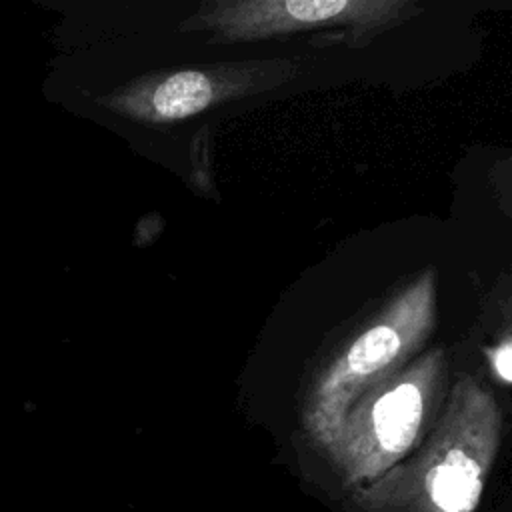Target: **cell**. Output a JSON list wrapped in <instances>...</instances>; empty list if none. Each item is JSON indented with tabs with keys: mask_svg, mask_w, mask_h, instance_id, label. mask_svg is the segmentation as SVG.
Instances as JSON below:
<instances>
[{
	"mask_svg": "<svg viewBox=\"0 0 512 512\" xmlns=\"http://www.w3.org/2000/svg\"><path fill=\"white\" fill-rule=\"evenodd\" d=\"M480 348L490 374L512 386V276L490 292L480 316Z\"/></svg>",
	"mask_w": 512,
	"mask_h": 512,
	"instance_id": "6",
	"label": "cell"
},
{
	"mask_svg": "<svg viewBox=\"0 0 512 512\" xmlns=\"http://www.w3.org/2000/svg\"><path fill=\"white\" fill-rule=\"evenodd\" d=\"M502 442V410L480 380L460 374L416 452L352 490L360 512H476Z\"/></svg>",
	"mask_w": 512,
	"mask_h": 512,
	"instance_id": "1",
	"label": "cell"
},
{
	"mask_svg": "<svg viewBox=\"0 0 512 512\" xmlns=\"http://www.w3.org/2000/svg\"><path fill=\"white\" fill-rule=\"evenodd\" d=\"M448 378L444 348L422 350L396 374L360 394L324 450L342 484L356 490L410 456L442 404Z\"/></svg>",
	"mask_w": 512,
	"mask_h": 512,
	"instance_id": "3",
	"label": "cell"
},
{
	"mask_svg": "<svg viewBox=\"0 0 512 512\" xmlns=\"http://www.w3.org/2000/svg\"><path fill=\"white\" fill-rule=\"evenodd\" d=\"M302 70L300 58H252L140 76L98 102L132 120L168 124L214 106L272 92Z\"/></svg>",
	"mask_w": 512,
	"mask_h": 512,
	"instance_id": "5",
	"label": "cell"
},
{
	"mask_svg": "<svg viewBox=\"0 0 512 512\" xmlns=\"http://www.w3.org/2000/svg\"><path fill=\"white\" fill-rule=\"evenodd\" d=\"M418 14L422 6L412 0H214L180 28L220 44L320 34L330 44L364 46Z\"/></svg>",
	"mask_w": 512,
	"mask_h": 512,
	"instance_id": "4",
	"label": "cell"
},
{
	"mask_svg": "<svg viewBox=\"0 0 512 512\" xmlns=\"http://www.w3.org/2000/svg\"><path fill=\"white\" fill-rule=\"evenodd\" d=\"M510 212H512V206H510Z\"/></svg>",
	"mask_w": 512,
	"mask_h": 512,
	"instance_id": "7",
	"label": "cell"
},
{
	"mask_svg": "<svg viewBox=\"0 0 512 512\" xmlns=\"http://www.w3.org/2000/svg\"><path fill=\"white\" fill-rule=\"evenodd\" d=\"M438 284L432 266L420 270L366 318L324 362L302 406L308 438L326 450L352 402L410 364L436 326Z\"/></svg>",
	"mask_w": 512,
	"mask_h": 512,
	"instance_id": "2",
	"label": "cell"
}]
</instances>
